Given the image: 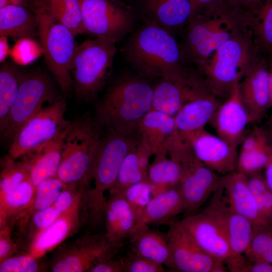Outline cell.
Instances as JSON below:
<instances>
[{"mask_svg": "<svg viewBox=\"0 0 272 272\" xmlns=\"http://www.w3.org/2000/svg\"><path fill=\"white\" fill-rule=\"evenodd\" d=\"M154 87L137 74L119 77L97 105L96 121L101 128L137 135L141 121L152 108Z\"/></svg>", "mask_w": 272, "mask_h": 272, "instance_id": "1", "label": "cell"}, {"mask_svg": "<svg viewBox=\"0 0 272 272\" xmlns=\"http://www.w3.org/2000/svg\"><path fill=\"white\" fill-rule=\"evenodd\" d=\"M123 52L137 74L149 80L180 72L187 60L172 33L148 20L129 36Z\"/></svg>", "mask_w": 272, "mask_h": 272, "instance_id": "2", "label": "cell"}, {"mask_svg": "<svg viewBox=\"0 0 272 272\" xmlns=\"http://www.w3.org/2000/svg\"><path fill=\"white\" fill-rule=\"evenodd\" d=\"M239 19L236 10L221 0L194 14L182 47L187 60L197 67L203 64L241 28Z\"/></svg>", "mask_w": 272, "mask_h": 272, "instance_id": "3", "label": "cell"}, {"mask_svg": "<svg viewBox=\"0 0 272 272\" xmlns=\"http://www.w3.org/2000/svg\"><path fill=\"white\" fill-rule=\"evenodd\" d=\"M259 51L250 32L242 26L197 70L213 93L225 100L240 83Z\"/></svg>", "mask_w": 272, "mask_h": 272, "instance_id": "4", "label": "cell"}, {"mask_svg": "<svg viewBox=\"0 0 272 272\" xmlns=\"http://www.w3.org/2000/svg\"><path fill=\"white\" fill-rule=\"evenodd\" d=\"M100 126L88 116L72 121L56 177L65 186L87 191L101 139Z\"/></svg>", "mask_w": 272, "mask_h": 272, "instance_id": "5", "label": "cell"}, {"mask_svg": "<svg viewBox=\"0 0 272 272\" xmlns=\"http://www.w3.org/2000/svg\"><path fill=\"white\" fill-rule=\"evenodd\" d=\"M137 135H127L106 129L102 136L95 158L93 179L94 187L88 189L86 203L88 220L93 227L104 220L105 193L114 184L126 155L138 146Z\"/></svg>", "mask_w": 272, "mask_h": 272, "instance_id": "6", "label": "cell"}, {"mask_svg": "<svg viewBox=\"0 0 272 272\" xmlns=\"http://www.w3.org/2000/svg\"><path fill=\"white\" fill-rule=\"evenodd\" d=\"M113 40L96 37L77 45L71 64L75 92L84 101L94 100L102 90L117 52Z\"/></svg>", "mask_w": 272, "mask_h": 272, "instance_id": "7", "label": "cell"}, {"mask_svg": "<svg viewBox=\"0 0 272 272\" xmlns=\"http://www.w3.org/2000/svg\"><path fill=\"white\" fill-rule=\"evenodd\" d=\"M37 30L48 69L63 93L74 88L71 64L77 44L76 36L43 8L36 6Z\"/></svg>", "mask_w": 272, "mask_h": 272, "instance_id": "8", "label": "cell"}, {"mask_svg": "<svg viewBox=\"0 0 272 272\" xmlns=\"http://www.w3.org/2000/svg\"><path fill=\"white\" fill-rule=\"evenodd\" d=\"M65 112L62 97L43 107L17 129L7 155L14 159H21L55 138L71 123L65 118Z\"/></svg>", "mask_w": 272, "mask_h": 272, "instance_id": "9", "label": "cell"}, {"mask_svg": "<svg viewBox=\"0 0 272 272\" xmlns=\"http://www.w3.org/2000/svg\"><path fill=\"white\" fill-rule=\"evenodd\" d=\"M56 94L53 84L44 73H23L16 99L1 132L2 138L11 142L17 129L44 107L45 103H52L58 98Z\"/></svg>", "mask_w": 272, "mask_h": 272, "instance_id": "10", "label": "cell"}, {"mask_svg": "<svg viewBox=\"0 0 272 272\" xmlns=\"http://www.w3.org/2000/svg\"><path fill=\"white\" fill-rule=\"evenodd\" d=\"M87 33L120 41L133 29L132 8L121 0H79Z\"/></svg>", "mask_w": 272, "mask_h": 272, "instance_id": "11", "label": "cell"}, {"mask_svg": "<svg viewBox=\"0 0 272 272\" xmlns=\"http://www.w3.org/2000/svg\"><path fill=\"white\" fill-rule=\"evenodd\" d=\"M122 244L109 242L106 234L85 235L61 249L51 264L53 272H89L98 262L114 256Z\"/></svg>", "mask_w": 272, "mask_h": 272, "instance_id": "12", "label": "cell"}, {"mask_svg": "<svg viewBox=\"0 0 272 272\" xmlns=\"http://www.w3.org/2000/svg\"><path fill=\"white\" fill-rule=\"evenodd\" d=\"M179 187L184 205L185 217L196 213L218 188L221 176L199 160L193 151L179 163Z\"/></svg>", "mask_w": 272, "mask_h": 272, "instance_id": "13", "label": "cell"}, {"mask_svg": "<svg viewBox=\"0 0 272 272\" xmlns=\"http://www.w3.org/2000/svg\"><path fill=\"white\" fill-rule=\"evenodd\" d=\"M174 270L181 272H226L223 260L199 248L179 221L169 225L166 234Z\"/></svg>", "mask_w": 272, "mask_h": 272, "instance_id": "14", "label": "cell"}, {"mask_svg": "<svg viewBox=\"0 0 272 272\" xmlns=\"http://www.w3.org/2000/svg\"><path fill=\"white\" fill-rule=\"evenodd\" d=\"M179 222L197 246L209 255L224 261L231 255L223 227L207 209Z\"/></svg>", "mask_w": 272, "mask_h": 272, "instance_id": "15", "label": "cell"}, {"mask_svg": "<svg viewBox=\"0 0 272 272\" xmlns=\"http://www.w3.org/2000/svg\"><path fill=\"white\" fill-rule=\"evenodd\" d=\"M269 75L267 55L259 51L240 83L251 122L260 120L269 108Z\"/></svg>", "mask_w": 272, "mask_h": 272, "instance_id": "16", "label": "cell"}, {"mask_svg": "<svg viewBox=\"0 0 272 272\" xmlns=\"http://www.w3.org/2000/svg\"><path fill=\"white\" fill-rule=\"evenodd\" d=\"M210 122L218 136L237 148L245 136V129L250 123L248 111L243 102L240 83L236 84L229 96L215 111Z\"/></svg>", "mask_w": 272, "mask_h": 272, "instance_id": "17", "label": "cell"}, {"mask_svg": "<svg viewBox=\"0 0 272 272\" xmlns=\"http://www.w3.org/2000/svg\"><path fill=\"white\" fill-rule=\"evenodd\" d=\"M183 137L189 142L196 158L217 173L223 175L236 171L237 148L219 136L203 128Z\"/></svg>", "mask_w": 272, "mask_h": 272, "instance_id": "18", "label": "cell"}, {"mask_svg": "<svg viewBox=\"0 0 272 272\" xmlns=\"http://www.w3.org/2000/svg\"><path fill=\"white\" fill-rule=\"evenodd\" d=\"M193 79L185 67L171 76L159 79L154 85L152 109L175 116L192 96Z\"/></svg>", "mask_w": 272, "mask_h": 272, "instance_id": "19", "label": "cell"}, {"mask_svg": "<svg viewBox=\"0 0 272 272\" xmlns=\"http://www.w3.org/2000/svg\"><path fill=\"white\" fill-rule=\"evenodd\" d=\"M215 192L232 211L246 218L253 225L263 224L250 190L247 175L237 171L222 175Z\"/></svg>", "mask_w": 272, "mask_h": 272, "instance_id": "20", "label": "cell"}, {"mask_svg": "<svg viewBox=\"0 0 272 272\" xmlns=\"http://www.w3.org/2000/svg\"><path fill=\"white\" fill-rule=\"evenodd\" d=\"M210 204L206 208L222 224L231 250V255L245 253L250 244L253 225L246 218L232 211L214 193Z\"/></svg>", "mask_w": 272, "mask_h": 272, "instance_id": "21", "label": "cell"}, {"mask_svg": "<svg viewBox=\"0 0 272 272\" xmlns=\"http://www.w3.org/2000/svg\"><path fill=\"white\" fill-rule=\"evenodd\" d=\"M177 132L174 116L151 109L141 121L137 135L148 144L155 156L167 155L170 144Z\"/></svg>", "mask_w": 272, "mask_h": 272, "instance_id": "22", "label": "cell"}, {"mask_svg": "<svg viewBox=\"0 0 272 272\" xmlns=\"http://www.w3.org/2000/svg\"><path fill=\"white\" fill-rule=\"evenodd\" d=\"M70 126L51 141L21 158L28 163L29 177L35 186L44 180L56 177Z\"/></svg>", "mask_w": 272, "mask_h": 272, "instance_id": "23", "label": "cell"}, {"mask_svg": "<svg viewBox=\"0 0 272 272\" xmlns=\"http://www.w3.org/2000/svg\"><path fill=\"white\" fill-rule=\"evenodd\" d=\"M104 220L106 235L112 244H122L138 225V219L122 194L110 196L106 200Z\"/></svg>", "mask_w": 272, "mask_h": 272, "instance_id": "24", "label": "cell"}, {"mask_svg": "<svg viewBox=\"0 0 272 272\" xmlns=\"http://www.w3.org/2000/svg\"><path fill=\"white\" fill-rule=\"evenodd\" d=\"M222 102L210 92L185 104L174 116L178 132L185 137L205 128Z\"/></svg>", "mask_w": 272, "mask_h": 272, "instance_id": "25", "label": "cell"}, {"mask_svg": "<svg viewBox=\"0 0 272 272\" xmlns=\"http://www.w3.org/2000/svg\"><path fill=\"white\" fill-rule=\"evenodd\" d=\"M128 238L131 251L174 269L167 235L142 224L135 228Z\"/></svg>", "mask_w": 272, "mask_h": 272, "instance_id": "26", "label": "cell"}, {"mask_svg": "<svg viewBox=\"0 0 272 272\" xmlns=\"http://www.w3.org/2000/svg\"><path fill=\"white\" fill-rule=\"evenodd\" d=\"M81 210L61 214L50 226L33 238L29 253L40 258L74 234L80 226Z\"/></svg>", "mask_w": 272, "mask_h": 272, "instance_id": "27", "label": "cell"}, {"mask_svg": "<svg viewBox=\"0 0 272 272\" xmlns=\"http://www.w3.org/2000/svg\"><path fill=\"white\" fill-rule=\"evenodd\" d=\"M241 22L261 52L272 54V0H261L239 12Z\"/></svg>", "mask_w": 272, "mask_h": 272, "instance_id": "28", "label": "cell"}, {"mask_svg": "<svg viewBox=\"0 0 272 272\" xmlns=\"http://www.w3.org/2000/svg\"><path fill=\"white\" fill-rule=\"evenodd\" d=\"M147 20L172 33L188 23L193 14L191 0H144Z\"/></svg>", "mask_w": 272, "mask_h": 272, "instance_id": "29", "label": "cell"}, {"mask_svg": "<svg viewBox=\"0 0 272 272\" xmlns=\"http://www.w3.org/2000/svg\"><path fill=\"white\" fill-rule=\"evenodd\" d=\"M184 211V202L178 185L153 197L139 218L137 226L151 224L170 225L174 217Z\"/></svg>", "mask_w": 272, "mask_h": 272, "instance_id": "30", "label": "cell"}, {"mask_svg": "<svg viewBox=\"0 0 272 272\" xmlns=\"http://www.w3.org/2000/svg\"><path fill=\"white\" fill-rule=\"evenodd\" d=\"M36 186L28 178L16 187L0 194V227L10 220L18 219L31 214Z\"/></svg>", "mask_w": 272, "mask_h": 272, "instance_id": "31", "label": "cell"}, {"mask_svg": "<svg viewBox=\"0 0 272 272\" xmlns=\"http://www.w3.org/2000/svg\"><path fill=\"white\" fill-rule=\"evenodd\" d=\"M37 30L36 14L24 6L9 5L0 8V35L2 37L31 38Z\"/></svg>", "mask_w": 272, "mask_h": 272, "instance_id": "32", "label": "cell"}, {"mask_svg": "<svg viewBox=\"0 0 272 272\" xmlns=\"http://www.w3.org/2000/svg\"><path fill=\"white\" fill-rule=\"evenodd\" d=\"M167 155H156L148 172L153 196L179 184L181 169L180 164Z\"/></svg>", "mask_w": 272, "mask_h": 272, "instance_id": "33", "label": "cell"}, {"mask_svg": "<svg viewBox=\"0 0 272 272\" xmlns=\"http://www.w3.org/2000/svg\"><path fill=\"white\" fill-rule=\"evenodd\" d=\"M35 3L69 28L76 36L87 33L79 0H35Z\"/></svg>", "mask_w": 272, "mask_h": 272, "instance_id": "34", "label": "cell"}, {"mask_svg": "<svg viewBox=\"0 0 272 272\" xmlns=\"http://www.w3.org/2000/svg\"><path fill=\"white\" fill-rule=\"evenodd\" d=\"M23 72L9 63L0 69V131L5 125L10 110L16 99Z\"/></svg>", "mask_w": 272, "mask_h": 272, "instance_id": "35", "label": "cell"}, {"mask_svg": "<svg viewBox=\"0 0 272 272\" xmlns=\"http://www.w3.org/2000/svg\"><path fill=\"white\" fill-rule=\"evenodd\" d=\"M144 181H148V175L142 169L137 146L124 159L116 181L108 191L110 196L121 194L129 186Z\"/></svg>", "mask_w": 272, "mask_h": 272, "instance_id": "36", "label": "cell"}, {"mask_svg": "<svg viewBox=\"0 0 272 272\" xmlns=\"http://www.w3.org/2000/svg\"><path fill=\"white\" fill-rule=\"evenodd\" d=\"M244 255L251 262L272 263V224L253 225L251 240Z\"/></svg>", "mask_w": 272, "mask_h": 272, "instance_id": "37", "label": "cell"}, {"mask_svg": "<svg viewBox=\"0 0 272 272\" xmlns=\"http://www.w3.org/2000/svg\"><path fill=\"white\" fill-rule=\"evenodd\" d=\"M248 184L262 223L272 224V192L260 172L248 175Z\"/></svg>", "mask_w": 272, "mask_h": 272, "instance_id": "38", "label": "cell"}, {"mask_svg": "<svg viewBox=\"0 0 272 272\" xmlns=\"http://www.w3.org/2000/svg\"><path fill=\"white\" fill-rule=\"evenodd\" d=\"M8 155L3 159L0 179V194L13 189L29 177L28 163L21 159L17 161Z\"/></svg>", "mask_w": 272, "mask_h": 272, "instance_id": "39", "label": "cell"}, {"mask_svg": "<svg viewBox=\"0 0 272 272\" xmlns=\"http://www.w3.org/2000/svg\"><path fill=\"white\" fill-rule=\"evenodd\" d=\"M272 144L250 151H240L238 156L236 171L246 175L260 172L266 166Z\"/></svg>", "mask_w": 272, "mask_h": 272, "instance_id": "40", "label": "cell"}, {"mask_svg": "<svg viewBox=\"0 0 272 272\" xmlns=\"http://www.w3.org/2000/svg\"><path fill=\"white\" fill-rule=\"evenodd\" d=\"M64 186L65 184L56 177L40 182L36 186L32 212L43 210L52 206Z\"/></svg>", "mask_w": 272, "mask_h": 272, "instance_id": "41", "label": "cell"}, {"mask_svg": "<svg viewBox=\"0 0 272 272\" xmlns=\"http://www.w3.org/2000/svg\"><path fill=\"white\" fill-rule=\"evenodd\" d=\"M121 194L133 211L138 222L144 209L153 197L150 184L148 181H141L129 186Z\"/></svg>", "mask_w": 272, "mask_h": 272, "instance_id": "42", "label": "cell"}, {"mask_svg": "<svg viewBox=\"0 0 272 272\" xmlns=\"http://www.w3.org/2000/svg\"><path fill=\"white\" fill-rule=\"evenodd\" d=\"M36 258L30 254L11 256L0 262L1 272H36L40 271Z\"/></svg>", "mask_w": 272, "mask_h": 272, "instance_id": "43", "label": "cell"}, {"mask_svg": "<svg viewBox=\"0 0 272 272\" xmlns=\"http://www.w3.org/2000/svg\"><path fill=\"white\" fill-rule=\"evenodd\" d=\"M124 272H163V265L130 251L123 256Z\"/></svg>", "mask_w": 272, "mask_h": 272, "instance_id": "44", "label": "cell"}, {"mask_svg": "<svg viewBox=\"0 0 272 272\" xmlns=\"http://www.w3.org/2000/svg\"><path fill=\"white\" fill-rule=\"evenodd\" d=\"M31 214V240L38 233L50 226L61 215L60 212L53 205L46 209L33 212Z\"/></svg>", "mask_w": 272, "mask_h": 272, "instance_id": "45", "label": "cell"}, {"mask_svg": "<svg viewBox=\"0 0 272 272\" xmlns=\"http://www.w3.org/2000/svg\"><path fill=\"white\" fill-rule=\"evenodd\" d=\"M266 132L260 127H255L244 138L241 151H250L269 144Z\"/></svg>", "mask_w": 272, "mask_h": 272, "instance_id": "46", "label": "cell"}, {"mask_svg": "<svg viewBox=\"0 0 272 272\" xmlns=\"http://www.w3.org/2000/svg\"><path fill=\"white\" fill-rule=\"evenodd\" d=\"M18 250V245L11 237V229L8 224L0 230V262L13 256Z\"/></svg>", "mask_w": 272, "mask_h": 272, "instance_id": "47", "label": "cell"}, {"mask_svg": "<svg viewBox=\"0 0 272 272\" xmlns=\"http://www.w3.org/2000/svg\"><path fill=\"white\" fill-rule=\"evenodd\" d=\"M89 272H124L123 257L114 256L105 258L96 264Z\"/></svg>", "mask_w": 272, "mask_h": 272, "instance_id": "48", "label": "cell"}, {"mask_svg": "<svg viewBox=\"0 0 272 272\" xmlns=\"http://www.w3.org/2000/svg\"><path fill=\"white\" fill-rule=\"evenodd\" d=\"M243 272H272V263L249 260Z\"/></svg>", "mask_w": 272, "mask_h": 272, "instance_id": "49", "label": "cell"}, {"mask_svg": "<svg viewBox=\"0 0 272 272\" xmlns=\"http://www.w3.org/2000/svg\"><path fill=\"white\" fill-rule=\"evenodd\" d=\"M261 0H226V2L231 7L238 10H243L249 8Z\"/></svg>", "mask_w": 272, "mask_h": 272, "instance_id": "50", "label": "cell"}, {"mask_svg": "<svg viewBox=\"0 0 272 272\" xmlns=\"http://www.w3.org/2000/svg\"><path fill=\"white\" fill-rule=\"evenodd\" d=\"M220 0H191L193 9L192 16L200 10L217 3Z\"/></svg>", "mask_w": 272, "mask_h": 272, "instance_id": "51", "label": "cell"}, {"mask_svg": "<svg viewBox=\"0 0 272 272\" xmlns=\"http://www.w3.org/2000/svg\"><path fill=\"white\" fill-rule=\"evenodd\" d=\"M264 169V177L268 188L272 192V146L270 150L269 161Z\"/></svg>", "mask_w": 272, "mask_h": 272, "instance_id": "52", "label": "cell"}, {"mask_svg": "<svg viewBox=\"0 0 272 272\" xmlns=\"http://www.w3.org/2000/svg\"><path fill=\"white\" fill-rule=\"evenodd\" d=\"M26 0H0V8L9 5L24 6Z\"/></svg>", "mask_w": 272, "mask_h": 272, "instance_id": "53", "label": "cell"}, {"mask_svg": "<svg viewBox=\"0 0 272 272\" xmlns=\"http://www.w3.org/2000/svg\"><path fill=\"white\" fill-rule=\"evenodd\" d=\"M268 86L269 95V108H270L272 107V70H269Z\"/></svg>", "mask_w": 272, "mask_h": 272, "instance_id": "54", "label": "cell"}, {"mask_svg": "<svg viewBox=\"0 0 272 272\" xmlns=\"http://www.w3.org/2000/svg\"><path fill=\"white\" fill-rule=\"evenodd\" d=\"M268 63L269 70H272V54H271L268 57Z\"/></svg>", "mask_w": 272, "mask_h": 272, "instance_id": "55", "label": "cell"}, {"mask_svg": "<svg viewBox=\"0 0 272 272\" xmlns=\"http://www.w3.org/2000/svg\"><path fill=\"white\" fill-rule=\"evenodd\" d=\"M269 120V125L270 131H271V134H272V114L270 116V117Z\"/></svg>", "mask_w": 272, "mask_h": 272, "instance_id": "56", "label": "cell"}, {"mask_svg": "<svg viewBox=\"0 0 272 272\" xmlns=\"http://www.w3.org/2000/svg\"><path fill=\"white\" fill-rule=\"evenodd\" d=\"M121 1H123V0H121Z\"/></svg>", "mask_w": 272, "mask_h": 272, "instance_id": "57", "label": "cell"}]
</instances>
